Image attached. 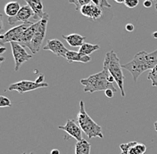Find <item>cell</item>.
<instances>
[{
	"label": "cell",
	"instance_id": "cell-15",
	"mask_svg": "<svg viewBox=\"0 0 157 154\" xmlns=\"http://www.w3.org/2000/svg\"><path fill=\"white\" fill-rule=\"evenodd\" d=\"M37 22L36 23H33L32 25H30L28 29H26L22 36H21V39L20 40L19 44H21V46H23L24 47H28L29 45V43L31 42V40L34 37V34L36 32V29H37Z\"/></svg>",
	"mask_w": 157,
	"mask_h": 154
},
{
	"label": "cell",
	"instance_id": "cell-33",
	"mask_svg": "<svg viewBox=\"0 0 157 154\" xmlns=\"http://www.w3.org/2000/svg\"><path fill=\"white\" fill-rule=\"evenodd\" d=\"M153 37H154L155 39H157V31H155V32H154V33H153Z\"/></svg>",
	"mask_w": 157,
	"mask_h": 154
},
{
	"label": "cell",
	"instance_id": "cell-22",
	"mask_svg": "<svg viewBox=\"0 0 157 154\" xmlns=\"http://www.w3.org/2000/svg\"><path fill=\"white\" fill-rule=\"evenodd\" d=\"M147 79L152 82V87H157V65L150 70L147 76Z\"/></svg>",
	"mask_w": 157,
	"mask_h": 154
},
{
	"label": "cell",
	"instance_id": "cell-16",
	"mask_svg": "<svg viewBox=\"0 0 157 154\" xmlns=\"http://www.w3.org/2000/svg\"><path fill=\"white\" fill-rule=\"evenodd\" d=\"M62 37L63 39H64V40H66V42L72 47H80L85 43V40H86L85 37L79 34H76V33L70 34L68 36L62 35Z\"/></svg>",
	"mask_w": 157,
	"mask_h": 154
},
{
	"label": "cell",
	"instance_id": "cell-4",
	"mask_svg": "<svg viewBox=\"0 0 157 154\" xmlns=\"http://www.w3.org/2000/svg\"><path fill=\"white\" fill-rule=\"evenodd\" d=\"M104 68H106L110 74L114 77L115 82L121 90V96L125 97L124 92V75L122 72V67L120 63V59L114 51H109L105 54L104 61Z\"/></svg>",
	"mask_w": 157,
	"mask_h": 154
},
{
	"label": "cell",
	"instance_id": "cell-17",
	"mask_svg": "<svg viewBox=\"0 0 157 154\" xmlns=\"http://www.w3.org/2000/svg\"><path fill=\"white\" fill-rule=\"evenodd\" d=\"M65 59L67 60L68 62H83V63H87L88 62L91 58L89 55H81L78 52L75 51H70L69 50L65 55Z\"/></svg>",
	"mask_w": 157,
	"mask_h": 154
},
{
	"label": "cell",
	"instance_id": "cell-3",
	"mask_svg": "<svg viewBox=\"0 0 157 154\" xmlns=\"http://www.w3.org/2000/svg\"><path fill=\"white\" fill-rule=\"evenodd\" d=\"M78 123L83 133H85L89 139L98 137L103 139L104 135L101 126L96 123L91 117H89L88 113L86 112L84 102H79V110L78 113Z\"/></svg>",
	"mask_w": 157,
	"mask_h": 154
},
{
	"label": "cell",
	"instance_id": "cell-6",
	"mask_svg": "<svg viewBox=\"0 0 157 154\" xmlns=\"http://www.w3.org/2000/svg\"><path fill=\"white\" fill-rule=\"evenodd\" d=\"M33 22H24L19 26L13 27L9 30H7L5 34H2L0 36V43L1 45H4L6 43H11V42H17L19 43L21 39V36L23 32L29 28L30 25H32Z\"/></svg>",
	"mask_w": 157,
	"mask_h": 154
},
{
	"label": "cell",
	"instance_id": "cell-10",
	"mask_svg": "<svg viewBox=\"0 0 157 154\" xmlns=\"http://www.w3.org/2000/svg\"><path fill=\"white\" fill-rule=\"evenodd\" d=\"M58 128L68 133V135L73 137L75 140H77V142L81 141L83 139V137H82L83 131L81 130L79 125L76 124V122L72 119H67L66 124L64 126H59Z\"/></svg>",
	"mask_w": 157,
	"mask_h": 154
},
{
	"label": "cell",
	"instance_id": "cell-20",
	"mask_svg": "<svg viewBox=\"0 0 157 154\" xmlns=\"http://www.w3.org/2000/svg\"><path fill=\"white\" fill-rule=\"evenodd\" d=\"M99 48H100V46H98V45H92V44H88V43H84L79 47L78 53L81 55H89Z\"/></svg>",
	"mask_w": 157,
	"mask_h": 154
},
{
	"label": "cell",
	"instance_id": "cell-11",
	"mask_svg": "<svg viewBox=\"0 0 157 154\" xmlns=\"http://www.w3.org/2000/svg\"><path fill=\"white\" fill-rule=\"evenodd\" d=\"M121 154H145L147 146L135 141L120 145Z\"/></svg>",
	"mask_w": 157,
	"mask_h": 154
},
{
	"label": "cell",
	"instance_id": "cell-30",
	"mask_svg": "<svg viewBox=\"0 0 157 154\" xmlns=\"http://www.w3.org/2000/svg\"><path fill=\"white\" fill-rule=\"evenodd\" d=\"M50 154H60V152H59V150H57V149H54V150L51 151Z\"/></svg>",
	"mask_w": 157,
	"mask_h": 154
},
{
	"label": "cell",
	"instance_id": "cell-31",
	"mask_svg": "<svg viewBox=\"0 0 157 154\" xmlns=\"http://www.w3.org/2000/svg\"><path fill=\"white\" fill-rule=\"evenodd\" d=\"M92 3H93L94 5H97V6H98V5L101 3V0H92Z\"/></svg>",
	"mask_w": 157,
	"mask_h": 154
},
{
	"label": "cell",
	"instance_id": "cell-24",
	"mask_svg": "<svg viewBox=\"0 0 157 154\" xmlns=\"http://www.w3.org/2000/svg\"><path fill=\"white\" fill-rule=\"evenodd\" d=\"M139 3V0H125L124 5L127 6L128 8H135L137 7V5Z\"/></svg>",
	"mask_w": 157,
	"mask_h": 154
},
{
	"label": "cell",
	"instance_id": "cell-21",
	"mask_svg": "<svg viewBox=\"0 0 157 154\" xmlns=\"http://www.w3.org/2000/svg\"><path fill=\"white\" fill-rule=\"evenodd\" d=\"M92 2V0H69V3L75 6V10L79 11L82 6L88 5Z\"/></svg>",
	"mask_w": 157,
	"mask_h": 154
},
{
	"label": "cell",
	"instance_id": "cell-7",
	"mask_svg": "<svg viewBox=\"0 0 157 154\" xmlns=\"http://www.w3.org/2000/svg\"><path fill=\"white\" fill-rule=\"evenodd\" d=\"M11 47H12V52H13V56L14 60V70L17 71L19 70L20 67L26 62H28L32 58L31 54H29L27 51L25 50L24 47L21 46V44L17 42H11L10 43Z\"/></svg>",
	"mask_w": 157,
	"mask_h": 154
},
{
	"label": "cell",
	"instance_id": "cell-26",
	"mask_svg": "<svg viewBox=\"0 0 157 154\" xmlns=\"http://www.w3.org/2000/svg\"><path fill=\"white\" fill-rule=\"evenodd\" d=\"M125 28H126V30H127V31H128V32H131V31H133V30H134V29H135L134 25H133V24H131V23H128Z\"/></svg>",
	"mask_w": 157,
	"mask_h": 154
},
{
	"label": "cell",
	"instance_id": "cell-5",
	"mask_svg": "<svg viewBox=\"0 0 157 154\" xmlns=\"http://www.w3.org/2000/svg\"><path fill=\"white\" fill-rule=\"evenodd\" d=\"M48 13H45L43 18L39 20V21H37L38 25H37L36 32L34 34V37L31 40V42L29 43V47H28V48L31 51L32 54H37L39 51V49L41 48L42 42L45 39L46 33H47V27H48Z\"/></svg>",
	"mask_w": 157,
	"mask_h": 154
},
{
	"label": "cell",
	"instance_id": "cell-23",
	"mask_svg": "<svg viewBox=\"0 0 157 154\" xmlns=\"http://www.w3.org/2000/svg\"><path fill=\"white\" fill-rule=\"evenodd\" d=\"M0 107L1 108H5V107H12V103L7 97L0 96Z\"/></svg>",
	"mask_w": 157,
	"mask_h": 154
},
{
	"label": "cell",
	"instance_id": "cell-25",
	"mask_svg": "<svg viewBox=\"0 0 157 154\" xmlns=\"http://www.w3.org/2000/svg\"><path fill=\"white\" fill-rule=\"evenodd\" d=\"M100 6L101 7H106V8H111V5L110 3L108 2V0H101V3H100Z\"/></svg>",
	"mask_w": 157,
	"mask_h": 154
},
{
	"label": "cell",
	"instance_id": "cell-18",
	"mask_svg": "<svg viewBox=\"0 0 157 154\" xmlns=\"http://www.w3.org/2000/svg\"><path fill=\"white\" fill-rule=\"evenodd\" d=\"M21 6H20L19 2L17 1H11L8 2L6 6H5V13L9 17H13L15 16L19 11L21 10Z\"/></svg>",
	"mask_w": 157,
	"mask_h": 154
},
{
	"label": "cell",
	"instance_id": "cell-19",
	"mask_svg": "<svg viewBox=\"0 0 157 154\" xmlns=\"http://www.w3.org/2000/svg\"><path fill=\"white\" fill-rule=\"evenodd\" d=\"M91 145L87 140L82 139L75 145V154H90Z\"/></svg>",
	"mask_w": 157,
	"mask_h": 154
},
{
	"label": "cell",
	"instance_id": "cell-28",
	"mask_svg": "<svg viewBox=\"0 0 157 154\" xmlns=\"http://www.w3.org/2000/svg\"><path fill=\"white\" fill-rule=\"evenodd\" d=\"M105 96L108 97V98H113V90H111V89H108L106 91H105Z\"/></svg>",
	"mask_w": 157,
	"mask_h": 154
},
{
	"label": "cell",
	"instance_id": "cell-32",
	"mask_svg": "<svg viewBox=\"0 0 157 154\" xmlns=\"http://www.w3.org/2000/svg\"><path fill=\"white\" fill-rule=\"evenodd\" d=\"M114 1L118 4H124L125 3V0H114Z\"/></svg>",
	"mask_w": 157,
	"mask_h": 154
},
{
	"label": "cell",
	"instance_id": "cell-14",
	"mask_svg": "<svg viewBox=\"0 0 157 154\" xmlns=\"http://www.w3.org/2000/svg\"><path fill=\"white\" fill-rule=\"evenodd\" d=\"M27 5L34 12V19L41 20L44 16V6L41 0H25Z\"/></svg>",
	"mask_w": 157,
	"mask_h": 154
},
{
	"label": "cell",
	"instance_id": "cell-29",
	"mask_svg": "<svg viewBox=\"0 0 157 154\" xmlns=\"http://www.w3.org/2000/svg\"><path fill=\"white\" fill-rule=\"evenodd\" d=\"M44 78H45L44 75H39V77L36 79V82H37V83H39V84L45 83V81H44Z\"/></svg>",
	"mask_w": 157,
	"mask_h": 154
},
{
	"label": "cell",
	"instance_id": "cell-12",
	"mask_svg": "<svg viewBox=\"0 0 157 154\" xmlns=\"http://www.w3.org/2000/svg\"><path fill=\"white\" fill-rule=\"evenodd\" d=\"M43 49L51 51L56 55L63 58H65V55L69 51L68 49L64 47V45L58 39H49V40H48L47 45L45 47H43Z\"/></svg>",
	"mask_w": 157,
	"mask_h": 154
},
{
	"label": "cell",
	"instance_id": "cell-8",
	"mask_svg": "<svg viewBox=\"0 0 157 154\" xmlns=\"http://www.w3.org/2000/svg\"><path fill=\"white\" fill-rule=\"evenodd\" d=\"M49 85L48 83H42L39 84L36 81H31V80H21L19 82L11 84L8 87V91H17L19 94H24L26 92L33 91L39 88L43 87H48Z\"/></svg>",
	"mask_w": 157,
	"mask_h": 154
},
{
	"label": "cell",
	"instance_id": "cell-34",
	"mask_svg": "<svg viewBox=\"0 0 157 154\" xmlns=\"http://www.w3.org/2000/svg\"><path fill=\"white\" fill-rule=\"evenodd\" d=\"M155 131L157 132V121L155 122Z\"/></svg>",
	"mask_w": 157,
	"mask_h": 154
},
{
	"label": "cell",
	"instance_id": "cell-1",
	"mask_svg": "<svg viewBox=\"0 0 157 154\" xmlns=\"http://www.w3.org/2000/svg\"><path fill=\"white\" fill-rule=\"evenodd\" d=\"M156 65L157 49L150 54L145 51L137 53L130 62L121 65V67L129 71L132 75L134 82H137V78L143 72L153 69Z\"/></svg>",
	"mask_w": 157,
	"mask_h": 154
},
{
	"label": "cell",
	"instance_id": "cell-2",
	"mask_svg": "<svg viewBox=\"0 0 157 154\" xmlns=\"http://www.w3.org/2000/svg\"><path fill=\"white\" fill-rule=\"evenodd\" d=\"M80 83L84 86V91L86 93L106 91L108 89L113 90L114 93L117 92L116 87L113 86V83H116L115 79L110 74L106 68H104L102 71L97 74L90 75L87 78L81 79Z\"/></svg>",
	"mask_w": 157,
	"mask_h": 154
},
{
	"label": "cell",
	"instance_id": "cell-9",
	"mask_svg": "<svg viewBox=\"0 0 157 154\" xmlns=\"http://www.w3.org/2000/svg\"><path fill=\"white\" fill-rule=\"evenodd\" d=\"M31 18L34 19V12L29 7V6L26 5V6H21L19 13L15 16L8 18V23L10 25H13L18 21H21L22 23L29 22L30 21L29 19H31Z\"/></svg>",
	"mask_w": 157,
	"mask_h": 154
},
{
	"label": "cell",
	"instance_id": "cell-13",
	"mask_svg": "<svg viewBox=\"0 0 157 154\" xmlns=\"http://www.w3.org/2000/svg\"><path fill=\"white\" fill-rule=\"evenodd\" d=\"M79 12L81 13L82 15H84L87 18H89L92 21H98V19L101 18L103 14V11L101 9V7L94 4H88L82 6L81 9L79 10Z\"/></svg>",
	"mask_w": 157,
	"mask_h": 154
},
{
	"label": "cell",
	"instance_id": "cell-35",
	"mask_svg": "<svg viewBox=\"0 0 157 154\" xmlns=\"http://www.w3.org/2000/svg\"><path fill=\"white\" fill-rule=\"evenodd\" d=\"M155 10H156V11H157V2H156V3H155Z\"/></svg>",
	"mask_w": 157,
	"mask_h": 154
},
{
	"label": "cell",
	"instance_id": "cell-27",
	"mask_svg": "<svg viewBox=\"0 0 157 154\" xmlns=\"http://www.w3.org/2000/svg\"><path fill=\"white\" fill-rule=\"evenodd\" d=\"M143 5L146 8H150L152 6V1L151 0H145Z\"/></svg>",
	"mask_w": 157,
	"mask_h": 154
},
{
	"label": "cell",
	"instance_id": "cell-36",
	"mask_svg": "<svg viewBox=\"0 0 157 154\" xmlns=\"http://www.w3.org/2000/svg\"><path fill=\"white\" fill-rule=\"evenodd\" d=\"M22 154H28V153H25V152H24V153H22ZM29 154H34V153H33V152H30V153Z\"/></svg>",
	"mask_w": 157,
	"mask_h": 154
}]
</instances>
